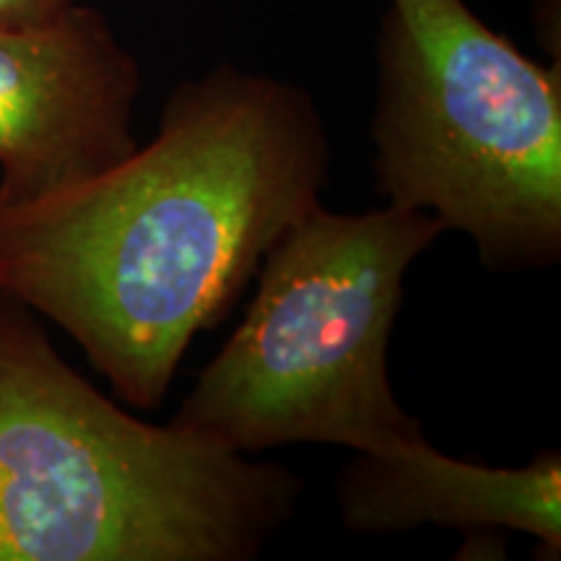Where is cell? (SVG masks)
<instances>
[{"instance_id":"6da1fadb","label":"cell","mask_w":561,"mask_h":561,"mask_svg":"<svg viewBox=\"0 0 561 561\" xmlns=\"http://www.w3.org/2000/svg\"><path fill=\"white\" fill-rule=\"evenodd\" d=\"M328 174L305 89L216 66L110 170L0 203V289L62 328L125 405L159 409L195 335L227 318Z\"/></svg>"},{"instance_id":"7a4b0ae2","label":"cell","mask_w":561,"mask_h":561,"mask_svg":"<svg viewBox=\"0 0 561 561\" xmlns=\"http://www.w3.org/2000/svg\"><path fill=\"white\" fill-rule=\"evenodd\" d=\"M299 476L110 401L0 289V561H250Z\"/></svg>"},{"instance_id":"3957f363","label":"cell","mask_w":561,"mask_h":561,"mask_svg":"<svg viewBox=\"0 0 561 561\" xmlns=\"http://www.w3.org/2000/svg\"><path fill=\"white\" fill-rule=\"evenodd\" d=\"M445 231L390 203L307 210L263 255L248 312L170 424L242 455L299 442L375 455L424 439L392 392L388 348L405 273Z\"/></svg>"},{"instance_id":"277c9868","label":"cell","mask_w":561,"mask_h":561,"mask_svg":"<svg viewBox=\"0 0 561 561\" xmlns=\"http://www.w3.org/2000/svg\"><path fill=\"white\" fill-rule=\"evenodd\" d=\"M377 193L473 240L496 273L561 261V73L468 0H388L371 117Z\"/></svg>"},{"instance_id":"5b68a950","label":"cell","mask_w":561,"mask_h":561,"mask_svg":"<svg viewBox=\"0 0 561 561\" xmlns=\"http://www.w3.org/2000/svg\"><path fill=\"white\" fill-rule=\"evenodd\" d=\"M138 96L136 55L94 5L0 26V203L45 198L128 157Z\"/></svg>"},{"instance_id":"8992f818","label":"cell","mask_w":561,"mask_h":561,"mask_svg":"<svg viewBox=\"0 0 561 561\" xmlns=\"http://www.w3.org/2000/svg\"><path fill=\"white\" fill-rule=\"evenodd\" d=\"M341 523L356 536H392L421 525L515 530L561 553V455L546 450L520 468H489L419 439L392 453H354L335 481Z\"/></svg>"},{"instance_id":"52a82bcc","label":"cell","mask_w":561,"mask_h":561,"mask_svg":"<svg viewBox=\"0 0 561 561\" xmlns=\"http://www.w3.org/2000/svg\"><path fill=\"white\" fill-rule=\"evenodd\" d=\"M76 0H0V26H37L58 19Z\"/></svg>"}]
</instances>
